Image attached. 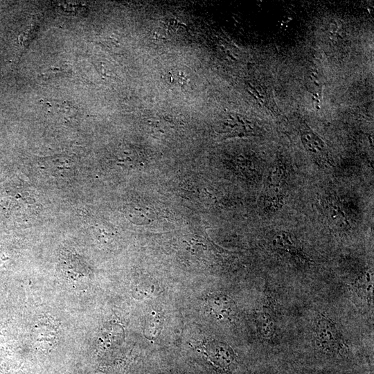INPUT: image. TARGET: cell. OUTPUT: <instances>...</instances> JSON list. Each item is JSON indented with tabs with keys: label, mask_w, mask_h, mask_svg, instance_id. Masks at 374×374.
I'll return each instance as SVG.
<instances>
[{
	"label": "cell",
	"mask_w": 374,
	"mask_h": 374,
	"mask_svg": "<svg viewBox=\"0 0 374 374\" xmlns=\"http://www.w3.org/2000/svg\"><path fill=\"white\" fill-rule=\"evenodd\" d=\"M373 275L369 270L360 276L354 283L353 289L355 293L363 299L372 302Z\"/></svg>",
	"instance_id": "cell-5"
},
{
	"label": "cell",
	"mask_w": 374,
	"mask_h": 374,
	"mask_svg": "<svg viewBox=\"0 0 374 374\" xmlns=\"http://www.w3.org/2000/svg\"><path fill=\"white\" fill-rule=\"evenodd\" d=\"M257 326L258 332L262 338L268 339L272 337L275 330V325L271 313L266 310L260 312L258 317Z\"/></svg>",
	"instance_id": "cell-7"
},
{
	"label": "cell",
	"mask_w": 374,
	"mask_h": 374,
	"mask_svg": "<svg viewBox=\"0 0 374 374\" xmlns=\"http://www.w3.org/2000/svg\"><path fill=\"white\" fill-rule=\"evenodd\" d=\"M326 210L330 220L335 226L345 229L350 226L346 215L337 202L329 201Z\"/></svg>",
	"instance_id": "cell-6"
},
{
	"label": "cell",
	"mask_w": 374,
	"mask_h": 374,
	"mask_svg": "<svg viewBox=\"0 0 374 374\" xmlns=\"http://www.w3.org/2000/svg\"><path fill=\"white\" fill-rule=\"evenodd\" d=\"M306 149L321 163H328V157L324 142L314 132L304 130L301 134Z\"/></svg>",
	"instance_id": "cell-4"
},
{
	"label": "cell",
	"mask_w": 374,
	"mask_h": 374,
	"mask_svg": "<svg viewBox=\"0 0 374 374\" xmlns=\"http://www.w3.org/2000/svg\"><path fill=\"white\" fill-rule=\"evenodd\" d=\"M271 244L276 249L285 252L294 253L296 251V244L294 238L285 232H280L274 235Z\"/></svg>",
	"instance_id": "cell-8"
},
{
	"label": "cell",
	"mask_w": 374,
	"mask_h": 374,
	"mask_svg": "<svg viewBox=\"0 0 374 374\" xmlns=\"http://www.w3.org/2000/svg\"><path fill=\"white\" fill-rule=\"evenodd\" d=\"M317 345L327 353L339 352L344 346L335 324L328 317L320 314L315 325Z\"/></svg>",
	"instance_id": "cell-1"
},
{
	"label": "cell",
	"mask_w": 374,
	"mask_h": 374,
	"mask_svg": "<svg viewBox=\"0 0 374 374\" xmlns=\"http://www.w3.org/2000/svg\"><path fill=\"white\" fill-rule=\"evenodd\" d=\"M207 355L211 362L224 371L231 370L235 364V355L227 344L211 342L207 346Z\"/></svg>",
	"instance_id": "cell-2"
},
{
	"label": "cell",
	"mask_w": 374,
	"mask_h": 374,
	"mask_svg": "<svg viewBox=\"0 0 374 374\" xmlns=\"http://www.w3.org/2000/svg\"><path fill=\"white\" fill-rule=\"evenodd\" d=\"M207 306L210 313L216 319L227 320L233 315L235 305L230 298L218 295L210 298Z\"/></svg>",
	"instance_id": "cell-3"
}]
</instances>
